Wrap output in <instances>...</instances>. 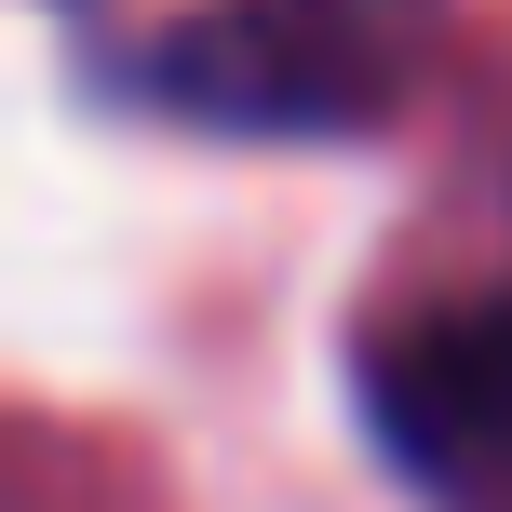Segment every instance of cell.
<instances>
[{
  "label": "cell",
  "instance_id": "obj_1",
  "mask_svg": "<svg viewBox=\"0 0 512 512\" xmlns=\"http://www.w3.org/2000/svg\"><path fill=\"white\" fill-rule=\"evenodd\" d=\"M432 41H445V0H203L122 68V95L203 135L324 149V135H378L418 95Z\"/></svg>",
  "mask_w": 512,
  "mask_h": 512
},
{
  "label": "cell",
  "instance_id": "obj_2",
  "mask_svg": "<svg viewBox=\"0 0 512 512\" xmlns=\"http://www.w3.org/2000/svg\"><path fill=\"white\" fill-rule=\"evenodd\" d=\"M364 418L432 499H512V283L391 324L364 351Z\"/></svg>",
  "mask_w": 512,
  "mask_h": 512
}]
</instances>
